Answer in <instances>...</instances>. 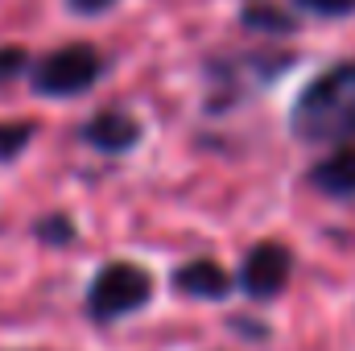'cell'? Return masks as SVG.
<instances>
[{"instance_id":"6da1fadb","label":"cell","mask_w":355,"mask_h":351,"mask_svg":"<svg viewBox=\"0 0 355 351\" xmlns=\"http://www.w3.org/2000/svg\"><path fill=\"white\" fill-rule=\"evenodd\" d=\"M289 128L302 141H355V58L322 71L293 99Z\"/></svg>"},{"instance_id":"7a4b0ae2","label":"cell","mask_w":355,"mask_h":351,"mask_svg":"<svg viewBox=\"0 0 355 351\" xmlns=\"http://www.w3.org/2000/svg\"><path fill=\"white\" fill-rule=\"evenodd\" d=\"M153 298V277L132 261H107L87 285V314L95 323H116L137 314Z\"/></svg>"},{"instance_id":"3957f363","label":"cell","mask_w":355,"mask_h":351,"mask_svg":"<svg viewBox=\"0 0 355 351\" xmlns=\"http://www.w3.org/2000/svg\"><path fill=\"white\" fill-rule=\"evenodd\" d=\"M99 75H103V58H99V50H95V46H83V42H75V46H62V50H50V54L33 67L29 83H33L37 95L71 99V95H83L87 87H95Z\"/></svg>"},{"instance_id":"277c9868","label":"cell","mask_w":355,"mask_h":351,"mask_svg":"<svg viewBox=\"0 0 355 351\" xmlns=\"http://www.w3.org/2000/svg\"><path fill=\"white\" fill-rule=\"evenodd\" d=\"M289 273H293L289 248L277 244V240H265V244L248 248V257H244V264H240V285H244L248 298L268 302V298H277V293L289 285Z\"/></svg>"},{"instance_id":"5b68a950","label":"cell","mask_w":355,"mask_h":351,"mask_svg":"<svg viewBox=\"0 0 355 351\" xmlns=\"http://www.w3.org/2000/svg\"><path fill=\"white\" fill-rule=\"evenodd\" d=\"M83 141L99 153H128L137 141H141V124L128 116V112H95L87 124H83Z\"/></svg>"},{"instance_id":"8992f818","label":"cell","mask_w":355,"mask_h":351,"mask_svg":"<svg viewBox=\"0 0 355 351\" xmlns=\"http://www.w3.org/2000/svg\"><path fill=\"white\" fill-rule=\"evenodd\" d=\"M174 285H178V293L198 298V302H219V298L232 293V277H227V268H223L219 261H207V257L178 264Z\"/></svg>"},{"instance_id":"52a82bcc","label":"cell","mask_w":355,"mask_h":351,"mask_svg":"<svg viewBox=\"0 0 355 351\" xmlns=\"http://www.w3.org/2000/svg\"><path fill=\"white\" fill-rule=\"evenodd\" d=\"M310 186L331 198H355V145H339L335 153H327L310 170Z\"/></svg>"},{"instance_id":"ba28073f","label":"cell","mask_w":355,"mask_h":351,"mask_svg":"<svg viewBox=\"0 0 355 351\" xmlns=\"http://www.w3.org/2000/svg\"><path fill=\"white\" fill-rule=\"evenodd\" d=\"M240 21H244V29H252V33H268V37H285V33H297V21H293L285 8L268 4V0H252V4L240 12Z\"/></svg>"},{"instance_id":"9c48e42d","label":"cell","mask_w":355,"mask_h":351,"mask_svg":"<svg viewBox=\"0 0 355 351\" xmlns=\"http://www.w3.org/2000/svg\"><path fill=\"white\" fill-rule=\"evenodd\" d=\"M33 137H37V124L33 120H4L0 124V166L12 162V157H21L33 145Z\"/></svg>"},{"instance_id":"30bf717a","label":"cell","mask_w":355,"mask_h":351,"mask_svg":"<svg viewBox=\"0 0 355 351\" xmlns=\"http://www.w3.org/2000/svg\"><path fill=\"white\" fill-rule=\"evenodd\" d=\"M37 240L42 244H71L75 240V219L71 215H46V219H37Z\"/></svg>"},{"instance_id":"8fae6325","label":"cell","mask_w":355,"mask_h":351,"mask_svg":"<svg viewBox=\"0 0 355 351\" xmlns=\"http://www.w3.org/2000/svg\"><path fill=\"white\" fill-rule=\"evenodd\" d=\"M29 71V54L21 46H0V83H12Z\"/></svg>"},{"instance_id":"7c38bea8","label":"cell","mask_w":355,"mask_h":351,"mask_svg":"<svg viewBox=\"0 0 355 351\" xmlns=\"http://www.w3.org/2000/svg\"><path fill=\"white\" fill-rule=\"evenodd\" d=\"M293 4L314 12V17H347V12H355V0H293Z\"/></svg>"},{"instance_id":"4fadbf2b","label":"cell","mask_w":355,"mask_h":351,"mask_svg":"<svg viewBox=\"0 0 355 351\" xmlns=\"http://www.w3.org/2000/svg\"><path fill=\"white\" fill-rule=\"evenodd\" d=\"M67 4H71L75 12H83V17H95V12H107L116 0H67Z\"/></svg>"}]
</instances>
